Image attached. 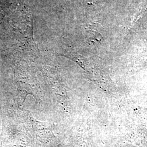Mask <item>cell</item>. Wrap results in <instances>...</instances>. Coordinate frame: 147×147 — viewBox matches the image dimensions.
I'll return each instance as SVG.
<instances>
[{
	"label": "cell",
	"mask_w": 147,
	"mask_h": 147,
	"mask_svg": "<svg viewBox=\"0 0 147 147\" xmlns=\"http://www.w3.org/2000/svg\"><path fill=\"white\" fill-rule=\"evenodd\" d=\"M1 15V11H0V16Z\"/></svg>",
	"instance_id": "6da1fadb"
}]
</instances>
